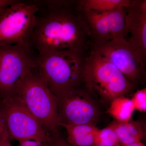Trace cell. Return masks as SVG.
<instances>
[{
    "label": "cell",
    "instance_id": "obj_1",
    "mask_svg": "<svg viewBox=\"0 0 146 146\" xmlns=\"http://www.w3.org/2000/svg\"><path fill=\"white\" fill-rule=\"evenodd\" d=\"M74 2L48 3L46 15L37 18L29 42L38 54L54 51L83 53L91 39L87 22Z\"/></svg>",
    "mask_w": 146,
    "mask_h": 146
},
{
    "label": "cell",
    "instance_id": "obj_2",
    "mask_svg": "<svg viewBox=\"0 0 146 146\" xmlns=\"http://www.w3.org/2000/svg\"><path fill=\"white\" fill-rule=\"evenodd\" d=\"M87 92L109 105L132 91L133 84L107 58L92 50L84 59L82 83Z\"/></svg>",
    "mask_w": 146,
    "mask_h": 146
},
{
    "label": "cell",
    "instance_id": "obj_3",
    "mask_svg": "<svg viewBox=\"0 0 146 146\" xmlns=\"http://www.w3.org/2000/svg\"><path fill=\"white\" fill-rule=\"evenodd\" d=\"M82 54L72 50L38 54L36 71L55 98L79 87L84 59Z\"/></svg>",
    "mask_w": 146,
    "mask_h": 146
},
{
    "label": "cell",
    "instance_id": "obj_4",
    "mask_svg": "<svg viewBox=\"0 0 146 146\" xmlns=\"http://www.w3.org/2000/svg\"><path fill=\"white\" fill-rule=\"evenodd\" d=\"M16 97L42 124L48 134L58 132L60 121L56 100L36 68L24 79Z\"/></svg>",
    "mask_w": 146,
    "mask_h": 146
},
{
    "label": "cell",
    "instance_id": "obj_5",
    "mask_svg": "<svg viewBox=\"0 0 146 146\" xmlns=\"http://www.w3.org/2000/svg\"><path fill=\"white\" fill-rule=\"evenodd\" d=\"M29 42L0 44V96L16 97L24 79L36 67V58Z\"/></svg>",
    "mask_w": 146,
    "mask_h": 146
},
{
    "label": "cell",
    "instance_id": "obj_6",
    "mask_svg": "<svg viewBox=\"0 0 146 146\" xmlns=\"http://www.w3.org/2000/svg\"><path fill=\"white\" fill-rule=\"evenodd\" d=\"M0 109L10 140L47 142L49 135L42 124L17 97L2 100Z\"/></svg>",
    "mask_w": 146,
    "mask_h": 146
},
{
    "label": "cell",
    "instance_id": "obj_7",
    "mask_svg": "<svg viewBox=\"0 0 146 146\" xmlns=\"http://www.w3.org/2000/svg\"><path fill=\"white\" fill-rule=\"evenodd\" d=\"M38 5L16 1L0 14V44L29 42L37 21Z\"/></svg>",
    "mask_w": 146,
    "mask_h": 146
},
{
    "label": "cell",
    "instance_id": "obj_8",
    "mask_svg": "<svg viewBox=\"0 0 146 146\" xmlns=\"http://www.w3.org/2000/svg\"><path fill=\"white\" fill-rule=\"evenodd\" d=\"M55 98L60 123L94 125L98 119L100 112L97 105L90 94L79 87Z\"/></svg>",
    "mask_w": 146,
    "mask_h": 146
},
{
    "label": "cell",
    "instance_id": "obj_9",
    "mask_svg": "<svg viewBox=\"0 0 146 146\" xmlns=\"http://www.w3.org/2000/svg\"><path fill=\"white\" fill-rule=\"evenodd\" d=\"M93 50L107 58L133 84L141 78L143 61L125 38L93 44Z\"/></svg>",
    "mask_w": 146,
    "mask_h": 146
},
{
    "label": "cell",
    "instance_id": "obj_10",
    "mask_svg": "<svg viewBox=\"0 0 146 146\" xmlns=\"http://www.w3.org/2000/svg\"><path fill=\"white\" fill-rule=\"evenodd\" d=\"M79 9L88 24L94 44L120 37L126 38L129 34L126 22L127 8L103 12Z\"/></svg>",
    "mask_w": 146,
    "mask_h": 146
},
{
    "label": "cell",
    "instance_id": "obj_11",
    "mask_svg": "<svg viewBox=\"0 0 146 146\" xmlns=\"http://www.w3.org/2000/svg\"><path fill=\"white\" fill-rule=\"evenodd\" d=\"M126 22L129 34L127 40L143 61L146 55V1H131L127 8Z\"/></svg>",
    "mask_w": 146,
    "mask_h": 146
},
{
    "label": "cell",
    "instance_id": "obj_12",
    "mask_svg": "<svg viewBox=\"0 0 146 146\" xmlns=\"http://www.w3.org/2000/svg\"><path fill=\"white\" fill-rule=\"evenodd\" d=\"M109 126L115 131L121 145L142 142L146 136V126L139 121L120 122L115 121Z\"/></svg>",
    "mask_w": 146,
    "mask_h": 146
},
{
    "label": "cell",
    "instance_id": "obj_13",
    "mask_svg": "<svg viewBox=\"0 0 146 146\" xmlns=\"http://www.w3.org/2000/svg\"><path fill=\"white\" fill-rule=\"evenodd\" d=\"M68 133L66 141L72 146H94L99 129L94 125H68L60 123Z\"/></svg>",
    "mask_w": 146,
    "mask_h": 146
},
{
    "label": "cell",
    "instance_id": "obj_14",
    "mask_svg": "<svg viewBox=\"0 0 146 146\" xmlns=\"http://www.w3.org/2000/svg\"><path fill=\"white\" fill-rule=\"evenodd\" d=\"M131 3V0H83L76 2V4L80 9L103 12L127 8Z\"/></svg>",
    "mask_w": 146,
    "mask_h": 146
},
{
    "label": "cell",
    "instance_id": "obj_15",
    "mask_svg": "<svg viewBox=\"0 0 146 146\" xmlns=\"http://www.w3.org/2000/svg\"><path fill=\"white\" fill-rule=\"evenodd\" d=\"M134 110L131 99L122 96L116 98L110 102L108 112L115 121L126 122L131 119Z\"/></svg>",
    "mask_w": 146,
    "mask_h": 146
},
{
    "label": "cell",
    "instance_id": "obj_16",
    "mask_svg": "<svg viewBox=\"0 0 146 146\" xmlns=\"http://www.w3.org/2000/svg\"><path fill=\"white\" fill-rule=\"evenodd\" d=\"M119 141L115 131L108 125L99 129L94 139V146H120Z\"/></svg>",
    "mask_w": 146,
    "mask_h": 146
},
{
    "label": "cell",
    "instance_id": "obj_17",
    "mask_svg": "<svg viewBox=\"0 0 146 146\" xmlns=\"http://www.w3.org/2000/svg\"><path fill=\"white\" fill-rule=\"evenodd\" d=\"M135 110L141 112L146 111V89L138 90L131 99Z\"/></svg>",
    "mask_w": 146,
    "mask_h": 146
},
{
    "label": "cell",
    "instance_id": "obj_18",
    "mask_svg": "<svg viewBox=\"0 0 146 146\" xmlns=\"http://www.w3.org/2000/svg\"><path fill=\"white\" fill-rule=\"evenodd\" d=\"M47 143L49 146H72L57 132L49 134Z\"/></svg>",
    "mask_w": 146,
    "mask_h": 146
},
{
    "label": "cell",
    "instance_id": "obj_19",
    "mask_svg": "<svg viewBox=\"0 0 146 146\" xmlns=\"http://www.w3.org/2000/svg\"><path fill=\"white\" fill-rule=\"evenodd\" d=\"M9 136L8 130L2 112L0 109V145L5 138Z\"/></svg>",
    "mask_w": 146,
    "mask_h": 146
},
{
    "label": "cell",
    "instance_id": "obj_20",
    "mask_svg": "<svg viewBox=\"0 0 146 146\" xmlns=\"http://www.w3.org/2000/svg\"><path fill=\"white\" fill-rule=\"evenodd\" d=\"M19 146H49L47 142L42 143L33 140H29L22 142Z\"/></svg>",
    "mask_w": 146,
    "mask_h": 146
},
{
    "label": "cell",
    "instance_id": "obj_21",
    "mask_svg": "<svg viewBox=\"0 0 146 146\" xmlns=\"http://www.w3.org/2000/svg\"><path fill=\"white\" fill-rule=\"evenodd\" d=\"M16 1L13 0H0V14Z\"/></svg>",
    "mask_w": 146,
    "mask_h": 146
},
{
    "label": "cell",
    "instance_id": "obj_22",
    "mask_svg": "<svg viewBox=\"0 0 146 146\" xmlns=\"http://www.w3.org/2000/svg\"><path fill=\"white\" fill-rule=\"evenodd\" d=\"M10 141L9 136H7L3 141L2 143L0 145V146H12L11 143Z\"/></svg>",
    "mask_w": 146,
    "mask_h": 146
},
{
    "label": "cell",
    "instance_id": "obj_23",
    "mask_svg": "<svg viewBox=\"0 0 146 146\" xmlns=\"http://www.w3.org/2000/svg\"><path fill=\"white\" fill-rule=\"evenodd\" d=\"M120 146H146L142 142H136L127 145H121Z\"/></svg>",
    "mask_w": 146,
    "mask_h": 146
}]
</instances>
